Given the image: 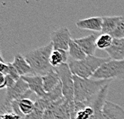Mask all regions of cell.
<instances>
[{
  "label": "cell",
  "instance_id": "obj_1",
  "mask_svg": "<svg viewBox=\"0 0 124 119\" xmlns=\"http://www.w3.org/2000/svg\"><path fill=\"white\" fill-rule=\"evenodd\" d=\"M74 86H75V97L74 102H83L90 105L91 101L102 88L107 84L112 82V80L94 78H82L73 74Z\"/></svg>",
  "mask_w": 124,
  "mask_h": 119
},
{
  "label": "cell",
  "instance_id": "obj_2",
  "mask_svg": "<svg viewBox=\"0 0 124 119\" xmlns=\"http://www.w3.org/2000/svg\"><path fill=\"white\" fill-rule=\"evenodd\" d=\"M53 51L54 46L51 42L48 44L32 50L25 54L24 57L32 69L33 74L43 76L54 69L50 62Z\"/></svg>",
  "mask_w": 124,
  "mask_h": 119
},
{
  "label": "cell",
  "instance_id": "obj_3",
  "mask_svg": "<svg viewBox=\"0 0 124 119\" xmlns=\"http://www.w3.org/2000/svg\"><path fill=\"white\" fill-rule=\"evenodd\" d=\"M110 59L109 57L100 58L94 55H87L83 60H71L69 62V67L74 75L82 78H91L98 69Z\"/></svg>",
  "mask_w": 124,
  "mask_h": 119
},
{
  "label": "cell",
  "instance_id": "obj_4",
  "mask_svg": "<svg viewBox=\"0 0 124 119\" xmlns=\"http://www.w3.org/2000/svg\"><path fill=\"white\" fill-rule=\"evenodd\" d=\"M32 94L34 93L29 88L28 84L21 77L14 86L7 88L6 95L1 105V113L12 112L11 103L13 102L30 97Z\"/></svg>",
  "mask_w": 124,
  "mask_h": 119
},
{
  "label": "cell",
  "instance_id": "obj_5",
  "mask_svg": "<svg viewBox=\"0 0 124 119\" xmlns=\"http://www.w3.org/2000/svg\"><path fill=\"white\" fill-rule=\"evenodd\" d=\"M94 79L104 80H123L124 79V59H110L100 67L92 77Z\"/></svg>",
  "mask_w": 124,
  "mask_h": 119
},
{
  "label": "cell",
  "instance_id": "obj_6",
  "mask_svg": "<svg viewBox=\"0 0 124 119\" xmlns=\"http://www.w3.org/2000/svg\"><path fill=\"white\" fill-rule=\"evenodd\" d=\"M59 74L62 86V94L64 98L71 104V110L74 105V97H75V86H74L73 74L69 67V64L63 63L55 68Z\"/></svg>",
  "mask_w": 124,
  "mask_h": 119
},
{
  "label": "cell",
  "instance_id": "obj_7",
  "mask_svg": "<svg viewBox=\"0 0 124 119\" xmlns=\"http://www.w3.org/2000/svg\"><path fill=\"white\" fill-rule=\"evenodd\" d=\"M51 42L53 44L54 50H69V45L71 39L70 30L67 27H61L56 30L51 31L50 34Z\"/></svg>",
  "mask_w": 124,
  "mask_h": 119
},
{
  "label": "cell",
  "instance_id": "obj_8",
  "mask_svg": "<svg viewBox=\"0 0 124 119\" xmlns=\"http://www.w3.org/2000/svg\"><path fill=\"white\" fill-rule=\"evenodd\" d=\"M109 85L107 84L102 88L99 93L96 94V96L94 97L93 100L91 102V105L94 110V113H92L90 119H102V108L106 102L107 95L109 90Z\"/></svg>",
  "mask_w": 124,
  "mask_h": 119
},
{
  "label": "cell",
  "instance_id": "obj_9",
  "mask_svg": "<svg viewBox=\"0 0 124 119\" xmlns=\"http://www.w3.org/2000/svg\"><path fill=\"white\" fill-rule=\"evenodd\" d=\"M22 78L28 84L31 90L38 97H43L46 94L43 87V76L32 74L30 76H23Z\"/></svg>",
  "mask_w": 124,
  "mask_h": 119
},
{
  "label": "cell",
  "instance_id": "obj_10",
  "mask_svg": "<svg viewBox=\"0 0 124 119\" xmlns=\"http://www.w3.org/2000/svg\"><path fill=\"white\" fill-rule=\"evenodd\" d=\"M102 119H124V109L116 103L106 101L102 108Z\"/></svg>",
  "mask_w": 124,
  "mask_h": 119
},
{
  "label": "cell",
  "instance_id": "obj_11",
  "mask_svg": "<svg viewBox=\"0 0 124 119\" xmlns=\"http://www.w3.org/2000/svg\"><path fill=\"white\" fill-rule=\"evenodd\" d=\"M75 25L81 30L102 32V17H91L84 19H79L75 22Z\"/></svg>",
  "mask_w": 124,
  "mask_h": 119
},
{
  "label": "cell",
  "instance_id": "obj_12",
  "mask_svg": "<svg viewBox=\"0 0 124 119\" xmlns=\"http://www.w3.org/2000/svg\"><path fill=\"white\" fill-rule=\"evenodd\" d=\"M97 38L98 37L96 36V34H91L86 37L76 38L74 40L81 47L86 55H94L97 48Z\"/></svg>",
  "mask_w": 124,
  "mask_h": 119
},
{
  "label": "cell",
  "instance_id": "obj_13",
  "mask_svg": "<svg viewBox=\"0 0 124 119\" xmlns=\"http://www.w3.org/2000/svg\"><path fill=\"white\" fill-rule=\"evenodd\" d=\"M54 119L71 118V104L64 98L54 102Z\"/></svg>",
  "mask_w": 124,
  "mask_h": 119
},
{
  "label": "cell",
  "instance_id": "obj_14",
  "mask_svg": "<svg viewBox=\"0 0 124 119\" xmlns=\"http://www.w3.org/2000/svg\"><path fill=\"white\" fill-rule=\"evenodd\" d=\"M108 56L113 60L124 59V38H114L112 45L106 50Z\"/></svg>",
  "mask_w": 124,
  "mask_h": 119
},
{
  "label": "cell",
  "instance_id": "obj_15",
  "mask_svg": "<svg viewBox=\"0 0 124 119\" xmlns=\"http://www.w3.org/2000/svg\"><path fill=\"white\" fill-rule=\"evenodd\" d=\"M12 64L15 67V68L16 69V70L21 77L28 74H33V70L31 69L30 64L26 60L25 57L23 56L22 54H15Z\"/></svg>",
  "mask_w": 124,
  "mask_h": 119
},
{
  "label": "cell",
  "instance_id": "obj_16",
  "mask_svg": "<svg viewBox=\"0 0 124 119\" xmlns=\"http://www.w3.org/2000/svg\"><path fill=\"white\" fill-rule=\"evenodd\" d=\"M43 87L46 93L51 92L61 82L60 78L55 70V68L43 76Z\"/></svg>",
  "mask_w": 124,
  "mask_h": 119
},
{
  "label": "cell",
  "instance_id": "obj_17",
  "mask_svg": "<svg viewBox=\"0 0 124 119\" xmlns=\"http://www.w3.org/2000/svg\"><path fill=\"white\" fill-rule=\"evenodd\" d=\"M51 102L46 101V99L39 97L35 101V110L31 114L24 116L22 119H41L44 111L49 106Z\"/></svg>",
  "mask_w": 124,
  "mask_h": 119
},
{
  "label": "cell",
  "instance_id": "obj_18",
  "mask_svg": "<svg viewBox=\"0 0 124 119\" xmlns=\"http://www.w3.org/2000/svg\"><path fill=\"white\" fill-rule=\"evenodd\" d=\"M68 59V55L67 51L64 50H54L51 53V59H50V62H51V65L54 68H56L59 67L60 65L63 64V63H67Z\"/></svg>",
  "mask_w": 124,
  "mask_h": 119
},
{
  "label": "cell",
  "instance_id": "obj_19",
  "mask_svg": "<svg viewBox=\"0 0 124 119\" xmlns=\"http://www.w3.org/2000/svg\"><path fill=\"white\" fill-rule=\"evenodd\" d=\"M68 51H69L70 56L72 58L73 60H76V61L83 60L87 56V55L84 53L83 50H82L81 47L75 43L74 39H72V40L70 41Z\"/></svg>",
  "mask_w": 124,
  "mask_h": 119
},
{
  "label": "cell",
  "instance_id": "obj_20",
  "mask_svg": "<svg viewBox=\"0 0 124 119\" xmlns=\"http://www.w3.org/2000/svg\"><path fill=\"white\" fill-rule=\"evenodd\" d=\"M18 107H19L21 113L24 116L31 114L35 110V102L32 101L30 97L23 98L20 100V101H18Z\"/></svg>",
  "mask_w": 124,
  "mask_h": 119
},
{
  "label": "cell",
  "instance_id": "obj_21",
  "mask_svg": "<svg viewBox=\"0 0 124 119\" xmlns=\"http://www.w3.org/2000/svg\"><path fill=\"white\" fill-rule=\"evenodd\" d=\"M114 41V38L108 34H102L98 37L96 41V46L98 49L106 51L111 46Z\"/></svg>",
  "mask_w": 124,
  "mask_h": 119
},
{
  "label": "cell",
  "instance_id": "obj_22",
  "mask_svg": "<svg viewBox=\"0 0 124 119\" xmlns=\"http://www.w3.org/2000/svg\"><path fill=\"white\" fill-rule=\"evenodd\" d=\"M62 97H63L62 86V82H60L53 90L46 93V94L43 97H42V98L46 99V101H48L50 102H54L62 99Z\"/></svg>",
  "mask_w": 124,
  "mask_h": 119
},
{
  "label": "cell",
  "instance_id": "obj_23",
  "mask_svg": "<svg viewBox=\"0 0 124 119\" xmlns=\"http://www.w3.org/2000/svg\"><path fill=\"white\" fill-rule=\"evenodd\" d=\"M110 35L114 38H124V15L117 16V20H116L114 30L110 34Z\"/></svg>",
  "mask_w": 124,
  "mask_h": 119
},
{
  "label": "cell",
  "instance_id": "obj_24",
  "mask_svg": "<svg viewBox=\"0 0 124 119\" xmlns=\"http://www.w3.org/2000/svg\"><path fill=\"white\" fill-rule=\"evenodd\" d=\"M94 113V110L91 105H87L85 108L78 110L74 114L72 119H90L92 113Z\"/></svg>",
  "mask_w": 124,
  "mask_h": 119
},
{
  "label": "cell",
  "instance_id": "obj_25",
  "mask_svg": "<svg viewBox=\"0 0 124 119\" xmlns=\"http://www.w3.org/2000/svg\"><path fill=\"white\" fill-rule=\"evenodd\" d=\"M41 119H54V102H51L44 111Z\"/></svg>",
  "mask_w": 124,
  "mask_h": 119
},
{
  "label": "cell",
  "instance_id": "obj_26",
  "mask_svg": "<svg viewBox=\"0 0 124 119\" xmlns=\"http://www.w3.org/2000/svg\"><path fill=\"white\" fill-rule=\"evenodd\" d=\"M23 117L17 114L15 112H7L4 113H1V119H22Z\"/></svg>",
  "mask_w": 124,
  "mask_h": 119
}]
</instances>
